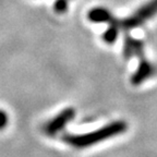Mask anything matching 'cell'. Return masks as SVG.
Returning a JSON list of instances; mask_svg holds the SVG:
<instances>
[{"label": "cell", "instance_id": "obj_4", "mask_svg": "<svg viewBox=\"0 0 157 157\" xmlns=\"http://www.w3.org/2000/svg\"><path fill=\"white\" fill-rule=\"evenodd\" d=\"M155 73H156V69H155L154 64L145 60V59L141 58V61L137 66L136 71L133 73L132 78H131V83L133 85H140L144 81L152 78Z\"/></svg>", "mask_w": 157, "mask_h": 157}, {"label": "cell", "instance_id": "obj_2", "mask_svg": "<svg viewBox=\"0 0 157 157\" xmlns=\"http://www.w3.org/2000/svg\"><path fill=\"white\" fill-rule=\"evenodd\" d=\"M157 14V0H150L144 6L136 10L132 15L119 21V26L123 29H133L144 24L146 21Z\"/></svg>", "mask_w": 157, "mask_h": 157}, {"label": "cell", "instance_id": "obj_9", "mask_svg": "<svg viewBox=\"0 0 157 157\" xmlns=\"http://www.w3.org/2000/svg\"><path fill=\"white\" fill-rule=\"evenodd\" d=\"M9 123V116L5 110L0 109V130H3Z\"/></svg>", "mask_w": 157, "mask_h": 157}, {"label": "cell", "instance_id": "obj_6", "mask_svg": "<svg viewBox=\"0 0 157 157\" xmlns=\"http://www.w3.org/2000/svg\"><path fill=\"white\" fill-rule=\"evenodd\" d=\"M88 19L91 20L92 22H107L111 23L115 19V17H113V14L110 13V11H108L107 9L104 8H94L88 12Z\"/></svg>", "mask_w": 157, "mask_h": 157}, {"label": "cell", "instance_id": "obj_1", "mask_svg": "<svg viewBox=\"0 0 157 157\" xmlns=\"http://www.w3.org/2000/svg\"><path fill=\"white\" fill-rule=\"evenodd\" d=\"M127 129L128 124L124 121H115L85 134H64L62 141L75 148H84L124 133Z\"/></svg>", "mask_w": 157, "mask_h": 157}, {"label": "cell", "instance_id": "obj_7", "mask_svg": "<svg viewBox=\"0 0 157 157\" xmlns=\"http://www.w3.org/2000/svg\"><path fill=\"white\" fill-rule=\"evenodd\" d=\"M119 20L113 19V21L111 23H109V27L107 29L105 33L103 35V38L106 43L108 44H113L116 42V39L118 38V34H119Z\"/></svg>", "mask_w": 157, "mask_h": 157}, {"label": "cell", "instance_id": "obj_8", "mask_svg": "<svg viewBox=\"0 0 157 157\" xmlns=\"http://www.w3.org/2000/svg\"><path fill=\"white\" fill-rule=\"evenodd\" d=\"M54 9L57 13H64L68 10V0H56Z\"/></svg>", "mask_w": 157, "mask_h": 157}, {"label": "cell", "instance_id": "obj_5", "mask_svg": "<svg viewBox=\"0 0 157 157\" xmlns=\"http://www.w3.org/2000/svg\"><path fill=\"white\" fill-rule=\"evenodd\" d=\"M144 44L142 40L135 39L131 36H125L124 46H123V57L124 59H130L133 57L143 58Z\"/></svg>", "mask_w": 157, "mask_h": 157}, {"label": "cell", "instance_id": "obj_3", "mask_svg": "<svg viewBox=\"0 0 157 157\" xmlns=\"http://www.w3.org/2000/svg\"><path fill=\"white\" fill-rule=\"evenodd\" d=\"M74 116L75 110L73 108H67L45 123L43 127V132L48 136H55L59 132H61L70 121L73 120Z\"/></svg>", "mask_w": 157, "mask_h": 157}]
</instances>
